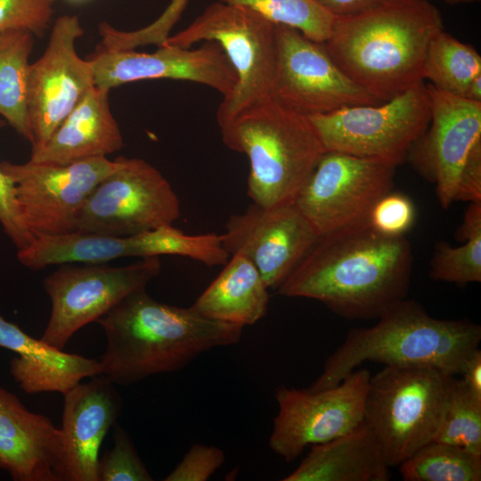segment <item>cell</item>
Returning a JSON list of instances; mask_svg holds the SVG:
<instances>
[{
	"label": "cell",
	"instance_id": "obj_1",
	"mask_svg": "<svg viewBox=\"0 0 481 481\" xmlns=\"http://www.w3.org/2000/svg\"><path fill=\"white\" fill-rule=\"evenodd\" d=\"M412 263L404 236L368 224L318 236L277 292L318 300L346 319L378 318L406 298Z\"/></svg>",
	"mask_w": 481,
	"mask_h": 481
},
{
	"label": "cell",
	"instance_id": "obj_2",
	"mask_svg": "<svg viewBox=\"0 0 481 481\" xmlns=\"http://www.w3.org/2000/svg\"><path fill=\"white\" fill-rule=\"evenodd\" d=\"M96 322L107 338L100 375L122 386L177 371L206 351L236 344L243 329L203 317L192 306L160 303L146 289L129 294Z\"/></svg>",
	"mask_w": 481,
	"mask_h": 481
},
{
	"label": "cell",
	"instance_id": "obj_3",
	"mask_svg": "<svg viewBox=\"0 0 481 481\" xmlns=\"http://www.w3.org/2000/svg\"><path fill=\"white\" fill-rule=\"evenodd\" d=\"M444 30L440 11L427 0H389L363 13L336 17L322 43L338 68L384 102L424 81L432 39Z\"/></svg>",
	"mask_w": 481,
	"mask_h": 481
},
{
	"label": "cell",
	"instance_id": "obj_4",
	"mask_svg": "<svg viewBox=\"0 0 481 481\" xmlns=\"http://www.w3.org/2000/svg\"><path fill=\"white\" fill-rule=\"evenodd\" d=\"M378 318L371 327L348 331L309 390L338 385L367 361L385 366L429 365L455 376L481 341V327L477 323L434 318L420 304L406 298Z\"/></svg>",
	"mask_w": 481,
	"mask_h": 481
},
{
	"label": "cell",
	"instance_id": "obj_5",
	"mask_svg": "<svg viewBox=\"0 0 481 481\" xmlns=\"http://www.w3.org/2000/svg\"><path fill=\"white\" fill-rule=\"evenodd\" d=\"M224 143L247 156V194L275 207L294 202L325 149L308 117L267 98L219 126Z\"/></svg>",
	"mask_w": 481,
	"mask_h": 481
},
{
	"label": "cell",
	"instance_id": "obj_6",
	"mask_svg": "<svg viewBox=\"0 0 481 481\" xmlns=\"http://www.w3.org/2000/svg\"><path fill=\"white\" fill-rule=\"evenodd\" d=\"M454 378L429 365H388L371 376L364 423L389 467L435 440Z\"/></svg>",
	"mask_w": 481,
	"mask_h": 481
},
{
	"label": "cell",
	"instance_id": "obj_7",
	"mask_svg": "<svg viewBox=\"0 0 481 481\" xmlns=\"http://www.w3.org/2000/svg\"><path fill=\"white\" fill-rule=\"evenodd\" d=\"M200 41L216 42L237 76L233 92L223 99L217 110L219 126L271 97L276 59L275 24L249 7L216 1L162 45L188 48Z\"/></svg>",
	"mask_w": 481,
	"mask_h": 481
},
{
	"label": "cell",
	"instance_id": "obj_8",
	"mask_svg": "<svg viewBox=\"0 0 481 481\" xmlns=\"http://www.w3.org/2000/svg\"><path fill=\"white\" fill-rule=\"evenodd\" d=\"M430 118V99L424 82L387 102L309 117L325 151L395 167L406 159Z\"/></svg>",
	"mask_w": 481,
	"mask_h": 481
},
{
	"label": "cell",
	"instance_id": "obj_9",
	"mask_svg": "<svg viewBox=\"0 0 481 481\" xmlns=\"http://www.w3.org/2000/svg\"><path fill=\"white\" fill-rule=\"evenodd\" d=\"M116 159L77 213L75 232L127 236L173 225L180 201L167 179L144 159Z\"/></svg>",
	"mask_w": 481,
	"mask_h": 481
},
{
	"label": "cell",
	"instance_id": "obj_10",
	"mask_svg": "<svg viewBox=\"0 0 481 481\" xmlns=\"http://www.w3.org/2000/svg\"><path fill=\"white\" fill-rule=\"evenodd\" d=\"M395 167L325 151L294 203L317 236L368 225L372 208L393 188Z\"/></svg>",
	"mask_w": 481,
	"mask_h": 481
},
{
	"label": "cell",
	"instance_id": "obj_11",
	"mask_svg": "<svg viewBox=\"0 0 481 481\" xmlns=\"http://www.w3.org/2000/svg\"><path fill=\"white\" fill-rule=\"evenodd\" d=\"M160 271L159 257L123 266L61 264L44 280L51 314L40 339L63 350L78 330L96 322L129 294L146 289Z\"/></svg>",
	"mask_w": 481,
	"mask_h": 481
},
{
	"label": "cell",
	"instance_id": "obj_12",
	"mask_svg": "<svg viewBox=\"0 0 481 481\" xmlns=\"http://www.w3.org/2000/svg\"><path fill=\"white\" fill-rule=\"evenodd\" d=\"M276 59L271 98L306 117L374 105L379 101L350 79L322 43L296 29L275 24Z\"/></svg>",
	"mask_w": 481,
	"mask_h": 481
},
{
	"label": "cell",
	"instance_id": "obj_13",
	"mask_svg": "<svg viewBox=\"0 0 481 481\" xmlns=\"http://www.w3.org/2000/svg\"><path fill=\"white\" fill-rule=\"evenodd\" d=\"M367 369L355 370L338 385L312 391L279 387L278 412L269 445L285 461L304 450L351 432L364 422V402L371 378Z\"/></svg>",
	"mask_w": 481,
	"mask_h": 481
},
{
	"label": "cell",
	"instance_id": "obj_14",
	"mask_svg": "<svg viewBox=\"0 0 481 481\" xmlns=\"http://www.w3.org/2000/svg\"><path fill=\"white\" fill-rule=\"evenodd\" d=\"M118 161L95 157L67 165L0 162L13 182L20 216L33 238L75 232V217L95 186Z\"/></svg>",
	"mask_w": 481,
	"mask_h": 481
},
{
	"label": "cell",
	"instance_id": "obj_15",
	"mask_svg": "<svg viewBox=\"0 0 481 481\" xmlns=\"http://www.w3.org/2000/svg\"><path fill=\"white\" fill-rule=\"evenodd\" d=\"M84 29L76 15H62L53 23L43 54L29 65L28 119L32 150H38L94 86L92 61L82 59L76 41Z\"/></svg>",
	"mask_w": 481,
	"mask_h": 481
},
{
	"label": "cell",
	"instance_id": "obj_16",
	"mask_svg": "<svg viewBox=\"0 0 481 481\" xmlns=\"http://www.w3.org/2000/svg\"><path fill=\"white\" fill-rule=\"evenodd\" d=\"M211 242L206 233L187 234L173 227L127 235L112 236L73 232L60 235L35 236L19 249L20 264L32 270L66 263H105L129 257L141 258L175 255L204 262L210 255Z\"/></svg>",
	"mask_w": 481,
	"mask_h": 481
},
{
	"label": "cell",
	"instance_id": "obj_17",
	"mask_svg": "<svg viewBox=\"0 0 481 481\" xmlns=\"http://www.w3.org/2000/svg\"><path fill=\"white\" fill-rule=\"evenodd\" d=\"M221 235L228 254L246 257L268 289H278L318 237L294 202L269 208L252 202L229 217Z\"/></svg>",
	"mask_w": 481,
	"mask_h": 481
},
{
	"label": "cell",
	"instance_id": "obj_18",
	"mask_svg": "<svg viewBox=\"0 0 481 481\" xmlns=\"http://www.w3.org/2000/svg\"><path fill=\"white\" fill-rule=\"evenodd\" d=\"M89 60L94 66V85L108 90L144 79L167 78L207 86L224 99L237 84L232 65L215 41H205L198 48L161 45L153 53L100 46Z\"/></svg>",
	"mask_w": 481,
	"mask_h": 481
},
{
	"label": "cell",
	"instance_id": "obj_19",
	"mask_svg": "<svg viewBox=\"0 0 481 481\" xmlns=\"http://www.w3.org/2000/svg\"><path fill=\"white\" fill-rule=\"evenodd\" d=\"M426 86L430 99V123L407 158L436 183L440 205L447 208L454 202L466 159L481 140V102L440 91L430 83Z\"/></svg>",
	"mask_w": 481,
	"mask_h": 481
},
{
	"label": "cell",
	"instance_id": "obj_20",
	"mask_svg": "<svg viewBox=\"0 0 481 481\" xmlns=\"http://www.w3.org/2000/svg\"><path fill=\"white\" fill-rule=\"evenodd\" d=\"M63 395L61 481H98L101 444L120 415L121 397L114 384L101 375Z\"/></svg>",
	"mask_w": 481,
	"mask_h": 481
},
{
	"label": "cell",
	"instance_id": "obj_21",
	"mask_svg": "<svg viewBox=\"0 0 481 481\" xmlns=\"http://www.w3.org/2000/svg\"><path fill=\"white\" fill-rule=\"evenodd\" d=\"M62 454L61 428L0 386V469L14 481H61Z\"/></svg>",
	"mask_w": 481,
	"mask_h": 481
},
{
	"label": "cell",
	"instance_id": "obj_22",
	"mask_svg": "<svg viewBox=\"0 0 481 481\" xmlns=\"http://www.w3.org/2000/svg\"><path fill=\"white\" fill-rule=\"evenodd\" d=\"M110 90L90 88L38 150L31 151L36 163L67 165L106 157L123 147V137L110 110Z\"/></svg>",
	"mask_w": 481,
	"mask_h": 481
},
{
	"label": "cell",
	"instance_id": "obj_23",
	"mask_svg": "<svg viewBox=\"0 0 481 481\" xmlns=\"http://www.w3.org/2000/svg\"><path fill=\"white\" fill-rule=\"evenodd\" d=\"M0 347L17 355L10 362V373L28 394L64 395L83 379L100 375L99 361L66 353L36 339L1 315Z\"/></svg>",
	"mask_w": 481,
	"mask_h": 481
},
{
	"label": "cell",
	"instance_id": "obj_24",
	"mask_svg": "<svg viewBox=\"0 0 481 481\" xmlns=\"http://www.w3.org/2000/svg\"><path fill=\"white\" fill-rule=\"evenodd\" d=\"M389 466L371 429L363 422L351 432L311 446L283 481H387Z\"/></svg>",
	"mask_w": 481,
	"mask_h": 481
},
{
	"label": "cell",
	"instance_id": "obj_25",
	"mask_svg": "<svg viewBox=\"0 0 481 481\" xmlns=\"http://www.w3.org/2000/svg\"><path fill=\"white\" fill-rule=\"evenodd\" d=\"M231 257L192 308L208 319L244 327L265 315L269 289L246 257L240 254Z\"/></svg>",
	"mask_w": 481,
	"mask_h": 481
},
{
	"label": "cell",
	"instance_id": "obj_26",
	"mask_svg": "<svg viewBox=\"0 0 481 481\" xmlns=\"http://www.w3.org/2000/svg\"><path fill=\"white\" fill-rule=\"evenodd\" d=\"M33 45L34 35L29 31L0 33V115L29 142V57Z\"/></svg>",
	"mask_w": 481,
	"mask_h": 481
},
{
	"label": "cell",
	"instance_id": "obj_27",
	"mask_svg": "<svg viewBox=\"0 0 481 481\" xmlns=\"http://www.w3.org/2000/svg\"><path fill=\"white\" fill-rule=\"evenodd\" d=\"M465 243L452 247L436 245L430 261L429 276L461 286L481 281V200L468 207L459 232Z\"/></svg>",
	"mask_w": 481,
	"mask_h": 481
},
{
	"label": "cell",
	"instance_id": "obj_28",
	"mask_svg": "<svg viewBox=\"0 0 481 481\" xmlns=\"http://www.w3.org/2000/svg\"><path fill=\"white\" fill-rule=\"evenodd\" d=\"M481 74V56L470 45L444 30L431 41L424 63V79L436 89L464 98L471 80Z\"/></svg>",
	"mask_w": 481,
	"mask_h": 481
},
{
	"label": "cell",
	"instance_id": "obj_29",
	"mask_svg": "<svg viewBox=\"0 0 481 481\" xmlns=\"http://www.w3.org/2000/svg\"><path fill=\"white\" fill-rule=\"evenodd\" d=\"M404 481H480L481 455L430 441L399 465Z\"/></svg>",
	"mask_w": 481,
	"mask_h": 481
},
{
	"label": "cell",
	"instance_id": "obj_30",
	"mask_svg": "<svg viewBox=\"0 0 481 481\" xmlns=\"http://www.w3.org/2000/svg\"><path fill=\"white\" fill-rule=\"evenodd\" d=\"M215 1L249 7L272 23L296 29L318 43H324L329 38L336 20L314 0Z\"/></svg>",
	"mask_w": 481,
	"mask_h": 481
},
{
	"label": "cell",
	"instance_id": "obj_31",
	"mask_svg": "<svg viewBox=\"0 0 481 481\" xmlns=\"http://www.w3.org/2000/svg\"><path fill=\"white\" fill-rule=\"evenodd\" d=\"M435 440L481 455V397L454 378Z\"/></svg>",
	"mask_w": 481,
	"mask_h": 481
},
{
	"label": "cell",
	"instance_id": "obj_32",
	"mask_svg": "<svg viewBox=\"0 0 481 481\" xmlns=\"http://www.w3.org/2000/svg\"><path fill=\"white\" fill-rule=\"evenodd\" d=\"M114 428V445L99 458L98 481L153 480L127 433L119 425Z\"/></svg>",
	"mask_w": 481,
	"mask_h": 481
},
{
	"label": "cell",
	"instance_id": "obj_33",
	"mask_svg": "<svg viewBox=\"0 0 481 481\" xmlns=\"http://www.w3.org/2000/svg\"><path fill=\"white\" fill-rule=\"evenodd\" d=\"M57 0H0V33L27 30L37 37L49 27Z\"/></svg>",
	"mask_w": 481,
	"mask_h": 481
},
{
	"label": "cell",
	"instance_id": "obj_34",
	"mask_svg": "<svg viewBox=\"0 0 481 481\" xmlns=\"http://www.w3.org/2000/svg\"><path fill=\"white\" fill-rule=\"evenodd\" d=\"M415 220L412 200L401 193L391 192L374 205L369 217V225L387 236H404Z\"/></svg>",
	"mask_w": 481,
	"mask_h": 481
},
{
	"label": "cell",
	"instance_id": "obj_35",
	"mask_svg": "<svg viewBox=\"0 0 481 481\" xmlns=\"http://www.w3.org/2000/svg\"><path fill=\"white\" fill-rule=\"evenodd\" d=\"M224 460V453L220 448L195 444L164 480L207 481Z\"/></svg>",
	"mask_w": 481,
	"mask_h": 481
},
{
	"label": "cell",
	"instance_id": "obj_36",
	"mask_svg": "<svg viewBox=\"0 0 481 481\" xmlns=\"http://www.w3.org/2000/svg\"><path fill=\"white\" fill-rule=\"evenodd\" d=\"M0 224L16 248H26L33 239L19 211L15 186L0 168Z\"/></svg>",
	"mask_w": 481,
	"mask_h": 481
},
{
	"label": "cell",
	"instance_id": "obj_37",
	"mask_svg": "<svg viewBox=\"0 0 481 481\" xmlns=\"http://www.w3.org/2000/svg\"><path fill=\"white\" fill-rule=\"evenodd\" d=\"M481 200V140L470 150L461 172L454 201Z\"/></svg>",
	"mask_w": 481,
	"mask_h": 481
},
{
	"label": "cell",
	"instance_id": "obj_38",
	"mask_svg": "<svg viewBox=\"0 0 481 481\" xmlns=\"http://www.w3.org/2000/svg\"><path fill=\"white\" fill-rule=\"evenodd\" d=\"M335 17L357 15L389 0H314Z\"/></svg>",
	"mask_w": 481,
	"mask_h": 481
},
{
	"label": "cell",
	"instance_id": "obj_39",
	"mask_svg": "<svg viewBox=\"0 0 481 481\" xmlns=\"http://www.w3.org/2000/svg\"><path fill=\"white\" fill-rule=\"evenodd\" d=\"M460 374L467 387L481 397V351L479 348L468 357Z\"/></svg>",
	"mask_w": 481,
	"mask_h": 481
},
{
	"label": "cell",
	"instance_id": "obj_40",
	"mask_svg": "<svg viewBox=\"0 0 481 481\" xmlns=\"http://www.w3.org/2000/svg\"><path fill=\"white\" fill-rule=\"evenodd\" d=\"M464 98L476 102H481V74L475 77L469 83Z\"/></svg>",
	"mask_w": 481,
	"mask_h": 481
},
{
	"label": "cell",
	"instance_id": "obj_41",
	"mask_svg": "<svg viewBox=\"0 0 481 481\" xmlns=\"http://www.w3.org/2000/svg\"><path fill=\"white\" fill-rule=\"evenodd\" d=\"M448 4H473L479 2L480 0H444Z\"/></svg>",
	"mask_w": 481,
	"mask_h": 481
},
{
	"label": "cell",
	"instance_id": "obj_42",
	"mask_svg": "<svg viewBox=\"0 0 481 481\" xmlns=\"http://www.w3.org/2000/svg\"><path fill=\"white\" fill-rule=\"evenodd\" d=\"M188 0H172L171 3L176 7L184 10Z\"/></svg>",
	"mask_w": 481,
	"mask_h": 481
},
{
	"label": "cell",
	"instance_id": "obj_43",
	"mask_svg": "<svg viewBox=\"0 0 481 481\" xmlns=\"http://www.w3.org/2000/svg\"><path fill=\"white\" fill-rule=\"evenodd\" d=\"M73 1H80V0H73Z\"/></svg>",
	"mask_w": 481,
	"mask_h": 481
}]
</instances>
